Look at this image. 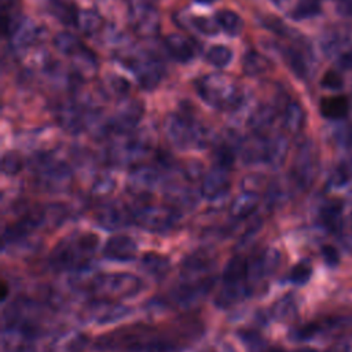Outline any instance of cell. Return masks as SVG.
<instances>
[{"label": "cell", "mask_w": 352, "mask_h": 352, "mask_svg": "<svg viewBox=\"0 0 352 352\" xmlns=\"http://www.w3.org/2000/svg\"><path fill=\"white\" fill-rule=\"evenodd\" d=\"M197 94L214 107H231L241 100L242 89L235 78L228 74L212 73L195 82Z\"/></svg>", "instance_id": "obj_1"}, {"label": "cell", "mask_w": 352, "mask_h": 352, "mask_svg": "<svg viewBox=\"0 0 352 352\" xmlns=\"http://www.w3.org/2000/svg\"><path fill=\"white\" fill-rule=\"evenodd\" d=\"M136 76L140 87L144 89H153L157 87L164 76V67L161 60L150 54V52H140L135 56H131L126 62Z\"/></svg>", "instance_id": "obj_2"}, {"label": "cell", "mask_w": 352, "mask_h": 352, "mask_svg": "<svg viewBox=\"0 0 352 352\" xmlns=\"http://www.w3.org/2000/svg\"><path fill=\"white\" fill-rule=\"evenodd\" d=\"M129 16L133 30L143 37L155 34L160 28L158 12L148 0H129Z\"/></svg>", "instance_id": "obj_3"}, {"label": "cell", "mask_w": 352, "mask_h": 352, "mask_svg": "<svg viewBox=\"0 0 352 352\" xmlns=\"http://www.w3.org/2000/svg\"><path fill=\"white\" fill-rule=\"evenodd\" d=\"M164 45L168 54L180 63L190 62L197 54L195 43L180 33H169L164 38Z\"/></svg>", "instance_id": "obj_4"}, {"label": "cell", "mask_w": 352, "mask_h": 352, "mask_svg": "<svg viewBox=\"0 0 352 352\" xmlns=\"http://www.w3.org/2000/svg\"><path fill=\"white\" fill-rule=\"evenodd\" d=\"M320 114L333 121H338L346 117L349 113V100L344 95H333V96H324L322 98L319 103Z\"/></svg>", "instance_id": "obj_5"}, {"label": "cell", "mask_w": 352, "mask_h": 352, "mask_svg": "<svg viewBox=\"0 0 352 352\" xmlns=\"http://www.w3.org/2000/svg\"><path fill=\"white\" fill-rule=\"evenodd\" d=\"M271 69V62L257 51H248L242 58V72L246 76H260Z\"/></svg>", "instance_id": "obj_6"}, {"label": "cell", "mask_w": 352, "mask_h": 352, "mask_svg": "<svg viewBox=\"0 0 352 352\" xmlns=\"http://www.w3.org/2000/svg\"><path fill=\"white\" fill-rule=\"evenodd\" d=\"M214 19L220 30L228 36H238L243 29L242 18L232 10H227V8L219 10L214 15Z\"/></svg>", "instance_id": "obj_7"}, {"label": "cell", "mask_w": 352, "mask_h": 352, "mask_svg": "<svg viewBox=\"0 0 352 352\" xmlns=\"http://www.w3.org/2000/svg\"><path fill=\"white\" fill-rule=\"evenodd\" d=\"M54 45L59 52L69 55V56H76L85 50L82 43L74 34H72L69 32L58 33L54 37Z\"/></svg>", "instance_id": "obj_8"}, {"label": "cell", "mask_w": 352, "mask_h": 352, "mask_svg": "<svg viewBox=\"0 0 352 352\" xmlns=\"http://www.w3.org/2000/svg\"><path fill=\"white\" fill-rule=\"evenodd\" d=\"M319 12H320V0H297L290 15L293 19L301 21V19L316 16Z\"/></svg>", "instance_id": "obj_9"}, {"label": "cell", "mask_w": 352, "mask_h": 352, "mask_svg": "<svg viewBox=\"0 0 352 352\" xmlns=\"http://www.w3.org/2000/svg\"><path fill=\"white\" fill-rule=\"evenodd\" d=\"M99 21L100 18L98 14H95L91 10H82L77 11L74 26L78 28L85 34H92L99 28Z\"/></svg>", "instance_id": "obj_10"}, {"label": "cell", "mask_w": 352, "mask_h": 352, "mask_svg": "<svg viewBox=\"0 0 352 352\" xmlns=\"http://www.w3.org/2000/svg\"><path fill=\"white\" fill-rule=\"evenodd\" d=\"M232 59V51L226 45H213L206 52V60L214 67H226Z\"/></svg>", "instance_id": "obj_11"}, {"label": "cell", "mask_w": 352, "mask_h": 352, "mask_svg": "<svg viewBox=\"0 0 352 352\" xmlns=\"http://www.w3.org/2000/svg\"><path fill=\"white\" fill-rule=\"evenodd\" d=\"M283 54H285V60H286L287 66L292 69V72L300 78L305 77L307 76V63H305L302 54L294 48H287Z\"/></svg>", "instance_id": "obj_12"}, {"label": "cell", "mask_w": 352, "mask_h": 352, "mask_svg": "<svg viewBox=\"0 0 352 352\" xmlns=\"http://www.w3.org/2000/svg\"><path fill=\"white\" fill-rule=\"evenodd\" d=\"M190 22L198 33H202L205 36H214L220 30L216 19H209L206 16H192Z\"/></svg>", "instance_id": "obj_13"}, {"label": "cell", "mask_w": 352, "mask_h": 352, "mask_svg": "<svg viewBox=\"0 0 352 352\" xmlns=\"http://www.w3.org/2000/svg\"><path fill=\"white\" fill-rule=\"evenodd\" d=\"M302 117H304V113H302V109L300 107L298 103L292 102V103L287 104V107H286V121L292 128H298L302 122Z\"/></svg>", "instance_id": "obj_14"}, {"label": "cell", "mask_w": 352, "mask_h": 352, "mask_svg": "<svg viewBox=\"0 0 352 352\" xmlns=\"http://www.w3.org/2000/svg\"><path fill=\"white\" fill-rule=\"evenodd\" d=\"M320 84L327 89H340L342 87V78L336 70H329L323 74Z\"/></svg>", "instance_id": "obj_15"}, {"label": "cell", "mask_w": 352, "mask_h": 352, "mask_svg": "<svg viewBox=\"0 0 352 352\" xmlns=\"http://www.w3.org/2000/svg\"><path fill=\"white\" fill-rule=\"evenodd\" d=\"M337 63L344 70H352V44H349L340 52Z\"/></svg>", "instance_id": "obj_16"}, {"label": "cell", "mask_w": 352, "mask_h": 352, "mask_svg": "<svg viewBox=\"0 0 352 352\" xmlns=\"http://www.w3.org/2000/svg\"><path fill=\"white\" fill-rule=\"evenodd\" d=\"M330 352H352V336L342 337Z\"/></svg>", "instance_id": "obj_17"}, {"label": "cell", "mask_w": 352, "mask_h": 352, "mask_svg": "<svg viewBox=\"0 0 352 352\" xmlns=\"http://www.w3.org/2000/svg\"><path fill=\"white\" fill-rule=\"evenodd\" d=\"M7 294H8V287H7V282H6L4 279H3V280H1V301H4V300H6Z\"/></svg>", "instance_id": "obj_18"}, {"label": "cell", "mask_w": 352, "mask_h": 352, "mask_svg": "<svg viewBox=\"0 0 352 352\" xmlns=\"http://www.w3.org/2000/svg\"><path fill=\"white\" fill-rule=\"evenodd\" d=\"M344 245H345V248H348L349 250H352V235H349V236H346V238L344 239Z\"/></svg>", "instance_id": "obj_19"}, {"label": "cell", "mask_w": 352, "mask_h": 352, "mask_svg": "<svg viewBox=\"0 0 352 352\" xmlns=\"http://www.w3.org/2000/svg\"><path fill=\"white\" fill-rule=\"evenodd\" d=\"M348 223L351 224V227H352V210L349 212V216H348Z\"/></svg>", "instance_id": "obj_20"}, {"label": "cell", "mask_w": 352, "mask_h": 352, "mask_svg": "<svg viewBox=\"0 0 352 352\" xmlns=\"http://www.w3.org/2000/svg\"><path fill=\"white\" fill-rule=\"evenodd\" d=\"M272 1H275L278 6H282V4H283L286 0H272Z\"/></svg>", "instance_id": "obj_21"}]
</instances>
